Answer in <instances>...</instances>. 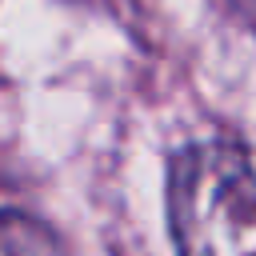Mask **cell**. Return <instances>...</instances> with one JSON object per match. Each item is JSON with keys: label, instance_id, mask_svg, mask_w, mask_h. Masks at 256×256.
I'll return each mask as SVG.
<instances>
[{"label": "cell", "instance_id": "obj_1", "mask_svg": "<svg viewBox=\"0 0 256 256\" xmlns=\"http://www.w3.org/2000/svg\"><path fill=\"white\" fill-rule=\"evenodd\" d=\"M168 220L180 256H256V148H180L168 168Z\"/></svg>", "mask_w": 256, "mask_h": 256}, {"label": "cell", "instance_id": "obj_2", "mask_svg": "<svg viewBox=\"0 0 256 256\" xmlns=\"http://www.w3.org/2000/svg\"><path fill=\"white\" fill-rule=\"evenodd\" d=\"M0 256H64V244L48 224L0 208Z\"/></svg>", "mask_w": 256, "mask_h": 256}]
</instances>
